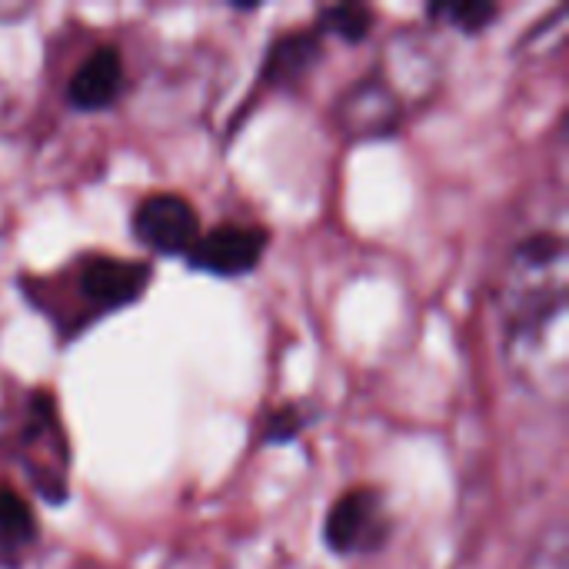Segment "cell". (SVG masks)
I'll list each match as a JSON object with an SVG mask.
<instances>
[{"instance_id": "cell-1", "label": "cell", "mask_w": 569, "mask_h": 569, "mask_svg": "<svg viewBox=\"0 0 569 569\" xmlns=\"http://www.w3.org/2000/svg\"><path fill=\"white\" fill-rule=\"evenodd\" d=\"M567 293L563 237H523L503 267L497 307L510 370L540 397L567 393Z\"/></svg>"}, {"instance_id": "cell-6", "label": "cell", "mask_w": 569, "mask_h": 569, "mask_svg": "<svg viewBox=\"0 0 569 569\" xmlns=\"http://www.w3.org/2000/svg\"><path fill=\"white\" fill-rule=\"evenodd\" d=\"M333 120L353 140L393 137L403 123V103L383 77H363L337 100Z\"/></svg>"}, {"instance_id": "cell-8", "label": "cell", "mask_w": 569, "mask_h": 569, "mask_svg": "<svg viewBox=\"0 0 569 569\" xmlns=\"http://www.w3.org/2000/svg\"><path fill=\"white\" fill-rule=\"evenodd\" d=\"M123 90V57L117 47H97L70 77L67 103L73 110H107Z\"/></svg>"}, {"instance_id": "cell-5", "label": "cell", "mask_w": 569, "mask_h": 569, "mask_svg": "<svg viewBox=\"0 0 569 569\" xmlns=\"http://www.w3.org/2000/svg\"><path fill=\"white\" fill-rule=\"evenodd\" d=\"M270 247V230L260 223H223L203 233L187 253L190 270L210 277H243L253 273Z\"/></svg>"}, {"instance_id": "cell-9", "label": "cell", "mask_w": 569, "mask_h": 569, "mask_svg": "<svg viewBox=\"0 0 569 569\" xmlns=\"http://www.w3.org/2000/svg\"><path fill=\"white\" fill-rule=\"evenodd\" d=\"M37 543V520L20 493L0 487V567L10 569V560H20L27 547Z\"/></svg>"}, {"instance_id": "cell-7", "label": "cell", "mask_w": 569, "mask_h": 569, "mask_svg": "<svg viewBox=\"0 0 569 569\" xmlns=\"http://www.w3.org/2000/svg\"><path fill=\"white\" fill-rule=\"evenodd\" d=\"M323 60V37L310 30H287L270 40L260 80L273 90H297Z\"/></svg>"}, {"instance_id": "cell-3", "label": "cell", "mask_w": 569, "mask_h": 569, "mask_svg": "<svg viewBox=\"0 0 569 569\" xmlns=\"http://www.w3.org/2000/svg\"><path fill=\"white\" fill-rule=\"evenodd\" d=\"M150 280H153V267L143 260L90 253L77 267V293L90 307V320L137 303L150 287Z\"/></svg>"}, {"instance_id": "cell-2", "label": "cell", "mask_w": 569, "mask_h": 569, "mask_svg": "<svg viewBox=\"0 0 569 569\" xmlns=\"http://www.w3.org/2000/svg\"><path fill=\"white\" fill-rule=\"evenodd\" d=\"M390 540L387 500L377 487L347 490L323 520V543L337 557H370Z\"/></svg>"}, {"instance_id": "cell-11", "label": "cell", "mask_w": 569, "mask_h": 569, "mask_svg": "<svg viewBox=\"0 0 569 569\" xmlns=\"http://www.w3.org/2000/svg\"><path fill=\"white\" fill-rule=\"evenodd\" d=\"M427 13L433 20H447L450 27H457L463 33H480L497 20L500 7L487 3V0H453V3H430Z\"/></svg>"}, {"instance_id": "cell-4", "label": "cell", "mask_w": 569, "mask_h": 569, "mask_svg": "<svg viewBox=\"0 0 569 569\" xmlns=\"http://www.w3.org/2000/svg\"><path fill=\"white\" fill-rule=\"evenodd\" d=\"M133 237L163 257H187L200 240V217L180 193H150L133 210Z\"/></svg>"}, {"instance_id": "cell-10", "label": "cell", "mask_w": 569, "mask_h": 569, "mask_svg": "<svg viewBox=\"0 0 569 569\" xmlns=\"http://www.w3.org/2000/svg\"><path fill=\"white\" fill-rule=\"evenodd\" d=\"M373 27V10L367 3H330V7H320L317 10V23L313 30L323 37V33H333L347 43H360L367 40Z\"/></svg>"}, {"instance_id": "cell-12", "label": "cell", "mask_w": 569, "mask_h": 569, "mask_svg": "<svg viewBox=\"0 0 569 569\" xmlns=\"http://www.w3.org/2000/svg\"><path fill=\"white\" fill-rule=\"evenodd\" d=\"M307 427V417L300 407L287 403L280 410L270 413V420L263 423V443H293Z\"/></svg>"}]
</instances>
